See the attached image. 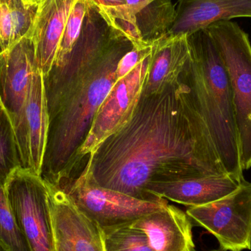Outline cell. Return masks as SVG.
<instances>
[{
	"mask_svg": "<svg viewBox=\"0 0 251 251\" xmlns=\"http://www.w3.org/2000/svg\"><path fill=\"white\" fill-rule=\"evenodd\" d=\"M82 171L101 187L150 201L164 199L148 193L151 183L228 174L181 79L142 96L129 122L88 156Z\"/></svg>",
	"mask_w": 251,
	"mask_h": 251,
	"instance_id": "obj_1",
	"label": "cell"
},
{
	"mask_svg": "<svg viewBox=\"0 0 251 251\" xmlns=\"http://www.w3.org/2000/svg\"><path fill=\"white\" fill-rule=\"evenodd\" d=\"M133 47L114 29L110 41L97 52L75 66L52 68L44 76L50 120L41 170L46 181L57 185L70 178L75 155L116 82L118 63Z\"/></svg>",
	"mask_w": 251,
	"mask_h": 251,
	"instance_id": "obj_2",
	"label": "cell"
},
{
	"mask_svg": "<svg viewBox=\"0 0 251 251\" xmlns=\"http://www.w3.org/2000/svg\"><path fill=\"white\" fill-rule=\"evenodd\" d=\"M187 40L190 59L181 77L187 98L210 134L226 171L243 181L232 90L225 63L206 28L187 35Z\"/></svg>",
	"mask_w": 251,
	"mask_h": 251,
	"instance_id": "obj_3",
	"label": "cell"
},
{
	"mask_svg": "<svg viewBox=\"0 0 251 251\" xmlns=\"http://www.w3.org/2000/svg\"><path fill=\"white\" fill-rule=\"evenodd\" d=\"M206 29L213 38L229 76L232 90L240 161L251 168V44L249 35L231 21H220Z\"/></svg>",
	"mask_w": 251,
	"mask_h": 251,
	"instance_id": "obj_4",
	"label": "cell"
},
{
	"mask_svg": "<svg viewBox=\"0 0 251 251\" xmlns=\"http://www.w3.org/2000/svg\"><path fill=\"white\" fill-rule=\"evenodd\" d=\"M54 186L66 193L75 206L96 223L103 232L131 225L142 216L168 203L166 199L159 201L140 200L101 187L94 183L84 171L76 178Z\"/></svg>",
	"mask_w": 251,
	"mask_h": 251,
	"instance_id": "obj_5",
	"label": "cell"
},
{
	"mask_svg": "<svg viewBox=\"0 0 251 251\" xmlns=\"http://www.w3.org/2000/svg\"><path fill=\"white\" fill-rule=\"evenodd\" d=\"M16 224L31 251H54L48 187L41 176L19 168L5 183Z\"/></svg>",
	"mask_w": 251,
	"mask_h": 251,
	"instance_id": "obj_6",
	"label": "cell"
},
{
	"mask_svg": "<svg viewBox=\"0 0 251 251\" xmlns=\"http://www.w3.org/2000/svg\"><path fill=\"white\" fill-rule=\"evenodd\" d=\"M192 222L215 236L224 251L251 249V182L215 201L187 208Z\"/></svg>",
	"mask_w": 251,
	"mask_h": 251,
	"instance_id": "obj_7",
	"label": "cell"
},
{
	"mask_svg": "<svg viewBox=\"0 0 251 251\" xmlns=\"http://www.w3.org/2000/svg\"><path fill=\"white\" fill-rule=\"evenodd\" d=\"M151 55L113 85L97 110L88 134L75 155L72 172L81 159L95 152L106 139L129 122L142 98Z\"/></svg>",
	"mask_w": 251,
	"mask_h": 251,
	"instance_id": "obj_8",
	"label": "cell"
},
{
	"mask_svg": "<svg viewBox=\"0 0 251 251\" xmlns=\"http://www.w3.org/2000/svg\"><path fill=\"white\" fill-rule=\"evenodd\" d=\"M38 68L35 47L29 33L2 52L0 60V100L13 124L18 145L23 134L32 78Z\"/></svg>",
	"mask_w": 251,
	"mask_h": 251,
	"instance_id": "obj_9",
	"label": "cell"
},
{
	"mask_svg": "<svg viewBox=\"0 0 251 251\" xmlns=\"http://www.w3.org/2000/svg\"><path fill=\"white\" fill-rule=\"evenodd\" d=\"M46 182L52 221L54 251H106L101 228L84 215L63 190L48 181Z\"/></svg>",
	"mask_w": 251,
	"mask_h": 251,
	"instance_id": "obj_10",
	"label": "cell"
},
{
	"mask_svg": "<svg viewBox=\"0 0 251 251\" xmlns=\"http://www.w3.org/2000/svg\"><path fill=\"white\" fill-rule=\"evenodd\" d=\"M48 107L46 97L44 76L37 69L25 110L23 134L19 143L22 168L41 176L43 161L48 138Z\"/></svg>",
	"mask_w": 251,
	"mask_h": 251,
	"instance_id": "obj_11",
	"label": "cell"
},
{
	"mask_svg": "<svg viewBox=\"0 0 251 251\" xmlns=\"http://www.w3.org/2000/svg\"><path fill=\"white\" fill-rule=\"evenodd\" d=\"M241 181L228 174L198 176L151 183L147 191L154 197L191 207L207 204L225 197L237 190Z\"/></svg>",
	"mask_w": 251,
	"mask_h": 251,
	"instance_id": "obj_12",
	"label": "cell"
},
{
	"mask_svg": "<svg viewBox=\"0 0 251 251\" xmlns=\"http://www.w3.org/2000/svg\"><path fill=\"white\" fill-rule=\"evenodd\" d=\"M251 18V0H178L167 36L189 35L220 21Z\"/></svg>",
	"mask_w": 251,
	"mask_h": 251,
	"instance_id": "obj_13",
	"label": "cell"
},
{
	"mask_svg": "<svg viewBox=\"0 0 251 251\" xmlns=\"http://www.w3.org/2000/svg\"><path fill=\"white\" fill-rule=\"evenodd\" d=\"M131 226L144 231L154 251H195L191 220L176 206L168 203Z\"/></svg>",
	"mask_w": 251,
	"mask_h": 251,
	"instance_id": "obj_14",
	"label": "cell"
},
{
	"mask_svg": "<svg viewBox=\"0 0 251 251\" xmlns=\"http://www.w3.org/2000/svg\"><path fill=\"white\" fill-rule=\"evenodd\" d=\"M75 0H42L29 34L37 66L44 76L52 69L65 26Z\"/></svg>",
	"mask_w": 251,
	"mask_h": 251,
	"instance_id": "obj_15",
	"label": "cell"
},
{
	"mask_svg": "<svg viewBox=\"0 0 251 251\" xmlns=\"http://www.w3.org/2000/svg\"><path fill=\"white\" fill-rule=\"evenodd\" d=\"M190 59L187 35L165 36L152 44L143 97L157 95L179 82Z\"/></svg>",
	"mask_w": 251,
	"mask_h": 251,
	"instance_id": "obj_16",
	"label": "cell"
},
{
	"mask_svg": "<svg viewBox=\"0 0 251 251\" xmlns=\"http://www.w3.org/2000/svg\"><path fill=\"white\" fill-rule=\"evenodd\" d=\"M130 17L145 45L166 35L176 14L173 0H126Z\"/></svg>",
	"mask_w": 251,
	"mask_h": 251,
	"instance_id": "obj_17",
	"label": "cell"
},
{
	"mask_svg": "<svg viewBox=\"0 0 251 251\" xmlns=\"http://www.w3.org/2000/svg\"><path fill=\"white\" fill-rule=\"evenodd\" d=\"M38 7L27 5L23 0H0V53L29 33Z\"/></svg>",
	"mask_w": 251,
	"mask_h": 251,
	"instance_id": "obj_18",
	"label": "cell"
},
{
	"mask_svg": "<svg viewBox=\"0 0 251 251\" xmlns=\"http://www.w3.org/2000/svg\"><path fill=\"white\" fill-rule=\"evenodd\" d=\"M22 168L14 128L3 106H0V182L5 185L8 177Z\"/></svg>",
	"mask_w": 251,
	"mask_h": 251,
	"instance_id": "obj_19",
	"label": "cell"
},
{
	"mask_svg": "<svg viewBox=\"0 0 251 251\" xmlns=\"http://www.w3.org/2000/svg\"><path fill=\"white\" fill-rule=\"evenodd\" d=\"M107 25L126 37L134 47H147L141 42L130 17L126 0H92Z\"/></svg>",
	"mask_w": 251,
	"mask_h": 251,
	"instance_id": "obj_20",
	"label": "cell"
},
{
	"mask_svg": "<svg viewBox=\"0 0 251 251\" xmlns=\"http://www.w3.org/2000/svg\"><path fill=\"white\" fill-rule=\"evenodd\" d=\"M88 6V0H75L66 22L53 67L61 66L75 48L85 25Z\"/></svg>",
	"mask_w": 251,
	"mask_h": 251,
	"instance_id": "obj_21",
	"label": "cell"
},
{
	"mask_svg": "<svg viewBox=\"0 0 251 251\" xmlns=\"http://www.w3.org/2000/svg\"><path fill=\"white\" fill-rule=\"evenodd\" d=\"M0 248L3 251H31L16 224L7 200L5 186L0 182Z\"/></svg>",
	"mask_w": 251,
	"mask_h": 251,
	"instance_id": "obj_22",
	"label": "cell"
},
{
	"mask_svg": "<svg viewBox=\"0 0 251 251\" xmlns=\"http://www.w3.org/2000/svg\"><path fill=\"white\" fill-rule=\"evenodd\" d=\"M106 251H154L144 231L131 225L104 232Z\"/></svg>",
	"mask_w": 251,
	"mask_h": 251,
	"instance_id": "obj_23",
	"label": "cell"
},
{
	"mask_svg": "<svg viewBox=\"0 0 251 251\" xmlns=\"http://www.w3.org/2000/svg\"><path fill=\"white\" fill-rule=\"evenodd\" d=\"M152 52V45L137 48L133 47L126 53L118 63L116 70V82L128 75L142 60L149 57Z\"/></svg>",
	"mask_w": 251,
	"mask_h": 251,
	"instance_id": "obj_24",
	"label": "cell"
},
{
	"mask_svg": "<svg viewBox=\"0 0 251 251\" xmlns=\"http://www.w3.org/2000/svg\"><path fill=\"white\" fill-rule=\"evenodd\" d=\"M25 4L29 6H38L42 0H23Z\"/></svg>",
	"mask_w": 251,
	"mask_h": 251,
	"instance_id": "obj_25",
	"label": "cell"
},
{
	"mask_svg": "<svg viewBox=\"0 0 251 251\" xmlns=\"http://www.w3.org/2000/svg\"><path fill=\"white\" fill-rule=\"evenodd\" d=\"M1 56H2V52L0 53V60H1ZM0 106H2L1 105V100H0Z\"/></svg>",
	"mask_w": 251,
	"mask_h": 251,
	"instance_id": "obj_26",
	"label": "cell"
},
{
	"mask_svg": "<svg viewBox=\"0 0 251 251\" xmlns=\"http://www.w3.org/2000/svg\"><path fill=\"white\" fill-rule=\"evenodd\" d=\"M218 251V250H214V251Z\"/></svg>",
	"mask_w": 251,
	"mask_h": 251,
	"instance_id": "obj_27",
	"label": "cell"
},
{
	"mask_svg": "<svg viewBox=\"0 0 251 251\" xmlns=\"http://www.w3.org/2000/svg\"><path fill=\"white\" fill-rule=\"evenodd\" d=\"M0 251H3L2 250H1V248H0Z\"/></svg>",
	"mask_w": 251,
	"mask_h": 251,
	"instance_id": "obj_28",
	"label": "cell"
}]
</instances>
